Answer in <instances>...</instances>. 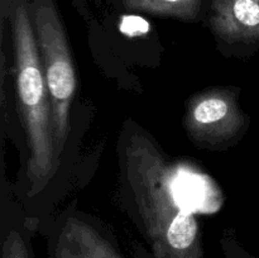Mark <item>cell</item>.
Returning <instances> with one entry per match:
<instances>
[{"label":"cell","mask_w":259,"mask_h":258,"mask_svg":"<svg viewBox=\"0 0 259 258\" xmlns=\"http://www.w3.org/2000/svg\"><path fill=\"white\" fill-rule=\"evenodd\" d=\"M48 258H125L110 237L85 219L70 217L53 233Z\"/></svg>","instance_id":"5b68a950"},{"label":"cell","mask_w":259,"mask_h":258,"mask_svg":"<svg viewBox=\"0 0 259 258\" xmlns=\"http://www.w3.org/2000/svg\"><path fill=\"white\" fill-rule=\"evenodd\" d=\"M30 15L42 60L52 113L53 138L58 158L70 133V113L77 80L70 42L52 0H32Z\"/></svg>","instance_id":"3957f363"},{"label":"cell","mask_w":259,"mask_h":258,"mask_svg":"<svg viewBox=\"0 0 259 258\" xmlns=\"http://www.w3.org/2000/svg\"><path fill=\"white\" fill-rule=\"evenodd\" d=\"M3 18H8L14 52L18 110L27 137V176L29 195L42 191L58 163L53 138L52 113L42 60L28 0H3Z\"/></svg>","instance_id":"7a4b0ae2"},{"label":"cell","mask_w":259,"mask_h":258,"mask_svg":"<svg viewBox=\"0 0 259 258\" xmlns=\"http://www.w3.org/2000/svg\"><path fill=\"white\" fill-rule=\"evenodd\" d=\"M121 5L129 12L195 22L201 13L202 0H121Z\"/></svg>","instance_id":"52a82bcc"},{"label":"cell","mask_w":259,"mask_h":258,"mask_svg":"<svg viewBox=\"0 0 259 258\" xmlns=\"http://www.w3.org/2000/svg\"><path fill=\"white\" fill-rule=\"evenodd\" d=\"M0 258H34L30 242L17 229H10L3 238Z\"/></svg>","instance_id":"ba28073f"},{"label":"cell","mask_w":259,"mask_h":258,"mask_svg":"<svg viewBox=\"0 0 259 258\" xmlns=\"http://www.w3.org/2000/svg\"><path fill=\"white\" fill-rule=\"evenodd\" d=\"M121 185L153 258H204L195 210L182 200V169L139 129L120 139Z\"/></svg>","instance_id":"6da1fadb"},{"label":"cell","mask_w":259,"mask_h":258,"mask_svg":"<svg viewBox=\"0 0 259 258\" xmlns=\"http://www.w3.org/2000/svg\"><path fill=\"white\" fill-rule=\"evenodd\" d=\"M225 258H257L254 255L247 254L240 248L233 247V244H228L225 247Z\"/></svg>","instance_id":"9c48e42d"},{"label":"cell","mask_w":259,"mask_h":258,"mask_svg":"<svg viewBox=\"0 0 259 258\" xmlns=\"http://www.w3.org/2000/svg\"><path fill=\"white\" fill-rule=\"evenodd\" d=\"M184 124L196 144L222 148L243 134L248 118L232 89H210L190 98Z\"/></svg>","instance_id":"277c9868"},{"label":"cell","mask_w":259,"mask_h":258,"mask_svg":"<svg viewBox=\"0 0 259 258\" xmlns=\"http://www.w3.org/2000/svg\"><path fill=\"white\" fill-rule=\"evenodd\" d=\"M209 25L223 42L259 46V0H211Z\"/></svg>","instance_id":"8992f818"}]
</instances>
